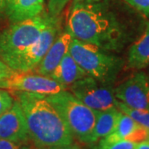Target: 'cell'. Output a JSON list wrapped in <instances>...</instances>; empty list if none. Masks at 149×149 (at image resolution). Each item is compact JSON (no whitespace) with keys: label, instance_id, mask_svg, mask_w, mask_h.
Segmentation results:
<instances>
[{"label":"cell","instance_id":"obj_1","mask_svg":"<svg viewBox=\"0 0 149 149\" xmlns=\"http://www.w3.org/2000/svg\"><path fill=\"white\" fill-rule=\"evenodd\" d=\"M65 30L73 38L113 53L121 52L131 40L127 23L104 0L73 2Z\"/></svg>","mask_w":149,"mask_h":149},{"label":"cell","instance_id":"obj_2","mask_svg":"<svg viewBox=\"0 0 149 149\" xmlns=\"http://www.w3.org/2000/svg\"><path fill=\"white\" fill-rule=\"evenodd\" d=\"M26 118L29 140L40 149L74 143V138L64 118L47 95L13 91Z\"/></svg>","mask_w":149,"mask_h":149},{"label":"cell","instance_id":"obj_3","mask_svg":"<svg viewBox=\"0 0 149 149\" xmlns=\"http://www.w3.org/2000/svg\"><path fill=\"white\" fill-rule=\"evenodd\" d=\"M69 52L87 75L105 85H113L124 61L113 52L72 38Z\"/></svg>","mask_w":149,"mask_h":149},{"label":"cell","instance_id":"obj_4","mask_svg":"<svg viewBox=\"0 0 149 149\" xmlns=\"http://www.w3.org/2000/svg\"><path fill=\"white\" fill-rule=\"evenodd\" d=\"M47 97L64 118L74 139L82 143L93 144L97 111L85 105L67 90Z\"/></svg>","mask_w":149,"mask_h":149},{"label":"cell","instance_id":"obj_5","mask_svg":"<svg viewBox=\"0 0 149 149\" xmlns=\"http://www.w3.org/2000/svg\"><path fill=\"white\" fill-rule=\"evenodd\" d=\"M51 17L45 13L27 20L13 22L11 26L0 32V58L2 61L5 62L36 42Z\"/></svg>","mask_w":149,"mask_h":149},{"label":"cell","instance_id":"obj_6","mask_svg":"<svg viewBox=\"0 0 149 149\" xmlns=\"http://www.w3.org/2000/svg\"><path fill=\"white\" fill-rule=\"evenodd\" d=\"M61 32L62 26L60 16H52L37 42L26 51L8 59L4 63L17 72H33Z\"/></svg>","mask_w":149,"mask_h":149},{"label":"cell","instance_id":"obj_7","mask_svg":"<svg viewBox=\"0 0 149 149\" xmlns=\"http://www.w3.org/2000/svg\"><path fill=\"white\" fill-rule=\"evenodd\" d=\"M69 91L85 105L96 111L116 107L113 85H105L87 75L68 87Z\"/></svg>","mask_w":149,"mask_h":149},{"label":"cell","instance_id":"obj_8","mask_svg":"<svg viewBox=\"0 0 149 149\" xmlns=\"http://www.w3.org/2000/svg\"><path fill=\"white\" fill-rule=\"evenodd\" d=\"M0 89L41 94L47 96L67 90L48 76L36 73L32 74V72L22 73L17 71H14L9 77L0 80Z\"/></svg>","mask_w":149,"mask_h":149},{"label":"cell","instance_id":"obj_9","mask_svg":"<svg viewBox=\"0 0 149 149\" xmlns=\"http://www.w3.org/2000/svg\"><path fill=\"white\" fill-rule=\"evenodd\" d=\"M118 101L138 109L149 110V77L142 70H137L114 88Z\"/></svg>","mask_w":149,"mask_h":149},{"label":"cell","instance_id":"obj_10","mask_svg":"<svg viewBox=\"0 0 149 149\" xmlns=\"http://www.w3.org/2000/svg\"><path fill=\"white\" fill-rule=\"evenodd\" d=\"M0 139L21 143L29 140L26 118L17 100L0 115Z\"/></svg>","mask_w":149,"mask_h":149},{"label":"cell","instance_id":"obj_11","mask_svg":"<svg viewBox=\"0 0 149 149\" xmlns=\"http://www.w3.org/2000/svg\"><path fill=\"white\" fill-rule=\"evenodd\" d=\"M72 38L73 37L70 33L66 30L61 32L52 47L49 48L47 52L33 72L36 74L49 76V74L58 65L65 55L69 52Z\"/></svg>","mask_w":149,"mask_h":149},{"label":"cell","instance_id":"obj_12","mask_svg":"<svg viewBox=\"0 0 149 149\" xmlns=\"http://www.w3.org/2000/svg\"><path fill=\"white\" fill-rule=\"evenodd\" d=\"M45 0H6L5 14L12 22L27 20L44 12Z\"/></svg>","mask_w":149,"mask_h":149},{"label":"cell","instance_id":"obj_13","mask_svg":"<svg viewBox=\"0 0 149 149\" xmlns=\"http://www.w3.org/2000/svg\"><path fill=\"white\" fill-rule=\"evenodd\" d=\"M85 76H87L86 72L68 52L48 77L57 81L67 89L75 81Z\"/></svg>","mask_w":149,"mask_h":149},{"label":"cell","instance_id":"obj_14","mask_svg":"<svg viewBox=\"0 0 149 149\" xmlns=\"http://www.w3.org/2000/svg\"><path fill=\"white\" fill-rule=\"evenodd\" d=\"M128 69L140 70L149 65V22L145 23L143 34L130 46L127 56Z\"/></svg>","mask_w":149,"mask_h":149},{"label":"cell","instance_id":"obj_15","mask_svg":"<svg viewBox=\"0 0 149 149\" xmlns=\"http://www.w3.org/2000/svg\"><path fill=\"white\" fill-rule=\"evenodd\" d=\"M120 113L121 111L116 107L106 110L97 111L95 125L92 137L93 144L98 143L100 139L113 132Z\"/></svg>","mask_w":149,"mask_h":149},{"label":"cell","instance_id":"obj_16","mask_svg":"<svg viewBox=\"0 0 149 149\" xmlns=\"http://www.w3.org/2000/svg\"><path fill=\"white\" fill-rule=\"evenodd\" d=\"M140 126L137 122H135L132 118H130L126 113L121 112L118 118L117 125L113 132L108 135L107 137L100 139L105 143H113L118 140H128L136 131V129Z\"/></svg>","mask_w":149,"mask_h":149},{"label":"cell","instance_id":"obj_17","mask_svg":"<svg viewBox=\"0 0 149 149\" xmlns=\"http://www.w3.org/2000/svg\"><path fill=\"white\" fill-rule=\"evenodd\" d=\"M116 108L132 118L135 122L149 130V110L133 109L124 104L122 102L118 101V100L116 102Z\"/></svg>","mask_w":149,"mask_h":149},{"label":"cell","instance_id":"obj_18","mask_svg":"<svg viewBox=\"0 0 149 149\" xmlns=\"http://www.w3.org/2000/svg\"><path fill=\"white\" fill-rule=\"evenodd\" d=\"M136 144L128 140H118L113 143H105L100 140L93 149H135Z\"/></svg>","mask_w":149,"mask_h":149},{"label":"cell","instance_id":"obj_19","mask_svg":"<svg viewBox=\"0 0 149 149\" xmlns=\"http://www.w3.org/2000/svg\"><path fill=\"white\" fill-rule=\"evenodd\" d=\"M145 17L149 22V0H123Z\"/></svg>","mask_w":149,"mask_h":149},{"label":"cell","instance_id":"obj_20","mask_svg":"<svg viewBox=\"0 0 149 149\" xmlns=\"http://www.w3.org/2000/svg\"><path fill=\"white\" fill-rule=\"evenodd\" d=\"M70 0H48L47 7L49 14L52 17H58L64 10Z\"/></svg>","mask_w":149,"mask_h":149},{"label":"cell","instance_id":"obj_21","mask_svg":"<svg viewBox=\"0 0 149 149\" xmlns=\"http://www.w3.org/2000/svg\"><path fill=\"white\" fill-rule=\"evenodd\" d=\"M14 102L12 94L8 91L0 89V115L8 110Z\"/></svg>","mask_w":149,"mask_h":149},{"label":"cell","instance_id":"obj_22","mask_svg":"<svg viewBox=\"0 0 149 149\" xmlns=\"http://www.w3.org/2000/svg\"><path fill=\"white\" fill-rule=\"evenodd\" d=\"M0 149H31V147L27 143L0 139Z\"/></svg>","mask_w":149,"mask_h":149},{"label":"cell","instance_id":"obj_23","mask_svg":"<svg viewBox=\"0 0 149 149\" xmlns=\"http://www.w3.org/2000/svg\"><path fill=\"white\" fill-rule=\"evenodd\" d=\"M13 72H14L13 70L11 69L8 65L0 60V80L9 77Z\"/></svg>","mask_w":149,"mask_h":149},{"label":"cell","instance_id":"obj_24","mask_svg":"<svg viewBox=\"0 0 149 149\" xmlns=\"http://www.w3.org/2000/svg\"><path fill=\"white\" fill-rule=\"evenodd\" d=\"M46 149H82L78 144L72 143L70 144H66V145H60V146H54Z\"/></svg>","mask_w":149,"mask_h":149},{"label":"cell","instance_id":"obj_25","mask_svg":"<svg viewBox=\"0 0 149 149\" xmlns=\"http://www.w3.org/2000/svg\"><path fill=\"white\" fill-rule=\"evenodd\" d=\"M135 149H149V139L136 144Z\"/></svg>","mask_w":149,"mask_h":149},{"label":"cell","instance_id":"obj_26","mask_svg":"<svg viewBox=\"0 0 149 149\" xmlns=\"http://www.w3.org/2000/svg\"><path fill=\"white\" fill-rule=\"evenodd\" d=\"M5 3L6 0H0V17L5 13Z\"/></svg>","mask_w":149,"mask_h":149},{"label":"cell","instance_id":"obj_27","mask_svg":"<svg viewBox=\"0 0 149 149\" xmlns=\"http://www.w3.org/2000/svg\"><path fill=\"white\" fill-rule=\"evenodd\" d=\"M102 0H74L73 2L75 3H95V2H100Z\"/></svg>","mask_w":149,"mask_h":149}]
</instances>
